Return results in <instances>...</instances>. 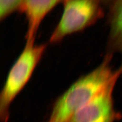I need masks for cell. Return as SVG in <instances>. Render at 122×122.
I'll return each mask as SVG.
<instances>
[{
    "label": "cell",
    "mask_w": 122,
    "mask_h": 122,
    "mask_svg": "<svg viewBox=\"0 0 122 122\" xmlns=\"http://www.w3.org/2000/svg\"><path fill=\"white\" fill-rule=\"evenodd\" d=\"M35 40L26 39L24 49L7 75L0 93L1 122H9L11 104L30 81L46 51L47 43L36 44Z\"/></svg>",
    "instance_id": "obj_2"
},
{
    "label": "cell",
    "mask_w": 122,
    "mask_h": 122,
    "mask_svg": "<svg viewBox=\"0 0 122 122\" xmlns=\"http://www.w3.org/2000/svg\"><path fill=\"white\" fill-rule=\"evenodd\" d=\"M60 20L49 40L51 44L61 42L66 37L83 31L103 16L101 0H64Z\"/></svg>",
    "instance_id": "obj_3"
},
{
    "label": "cell",
    "mask_w": 122,
    "mask_h": 122,
    "mask_svg": "<svg viewBox=\"0 0 122 122\" xmlns=\"http://www.w3.org/2000/svg\"><path fill=\"white\" fill-rule=\"evenodd\" d=\"M22 0H0V18L3 20L18 10Z\"/></svg>",
    "instance_id": "obj_7"
},
{
    "label": "cell",
    "mask_w": 122,
    "mask_h": 122,
    "mask_svg": "<svg viewBox=\"0 0 122 122\" xmlns=\"http://www.w3.org/2000/svg\"><path fill=\"white\" fill-rule=\"evenodd\" d=\"M101 1H102V2H109L110 0H101Z\"/></svg>",
    "instance_id": "obj_8"
},
{
    "label": "cell",
    "mask_w": 122,
    "mask_h": 122,
    "mask_svg": "<svg viewBox=\"0 0 122 122\" xmlns=\"http://www.w3.org/2000/svg\"><path fill=\"white\" fill-rule=\"evenodd\" d=\"M122 72L99 91L71 117L69 122H115L122 114L114 108L113 93Z\"/></svg>",
    "instance_id": "obj_4"
},
{
    "label": "cell",
    "mask_w": 122,
    "mask_h": 122,
    "mask_svg": "<svg viewBox=\"0 0 122 122\" xmlns=\"http://www.w3.org/2000/svg\"><path fill=\"white\" fill-rule=\"evenodd\" d=\"M109 33L106 52L122 56V0H112L109 16Z\"/></svg>",
    "instance_id": "obj_6"
},
{
    "label": "cell",
    "mask_w": 122,
    "mask_h": 122,
    "mask_svg": "<svg viewBox=\"0 0 122 122\" xmlns=\"http://www.w3.org/2000/svg\"><path fill=\"white\" fill-rule=\"evenodd\" d=\"M64 0H22L18 10L24 13L28 22L26 39H36L43 19L58 4Z\"/></svg>",
    "instance_id": "obj_5"
},
{
    "label": "cell",
    "mask_w": 122,
    "mask_h": 122,
    "mask_svg": "<svg viewBox=\"0 0 122 122\" xmlns=\"http://www.w3.org/2000/svg\"><path fill=\"white\" fill-rule=\"evenodd\" d=\"M113 55L106 53L99 65L82 76L57 98L50 114L44 122H69L77 110L117 74L122 72V65L113 70Z\"/></svg>",
    "instance_id": "obj_1"
}]
</instances>
